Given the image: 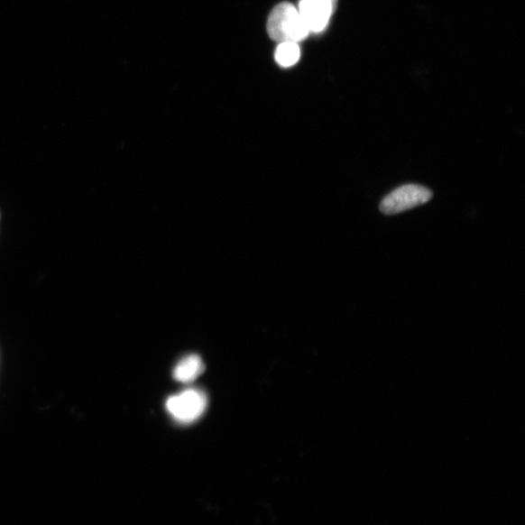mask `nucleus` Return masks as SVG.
I'll return each mask as SVG.
<instances>
[{
	"mask_svg": "<svg viewBox=\"0 0 525 525\" xmlns=\"http://www.w3.org/2000/svg\"><path fill=\"white\" fill-rule=\"evenodd\" d=\"M337 0H299L298 11L310 32H322L328 26Z\"/></svg>",
	"mask_w": 525,
	"mask_h": 525,
	"instance_id": "20e7f679",
	"label": "nucleus"
},
{
	"mask_svg": "<svg viewBox=\"0 0 525 525\" xmlns=\"http://www.w3.org/2000/svg\"><path fill=\"white\" fill-rule=\"evenodd\" d=\"M274 59L281 68H291L301 59V49L297 42H281L274 53Z\"/></svg>",
	"mask_w": 525,
	"mask_h": 525,
	"instance_id": "423d86ee",
	"label": "nucleus"
},
{
	"mask_svg": "<svg viewBox=\"0 0 525 525\" xmlns=\"http://www.w3.org/2000/svg\"><path fill=\"white\" fill-rule=\"evenodd\" d=\"M204 371L201 357L189 355L183 358L173 371V377L180 382H190L196 380Z\"/></svg>",
	"mask_w": 525,
	"mask_h": 525,
	"instance_id": "39448f33",
	"label": "nucleus"
},
{
	"mask_svg": "<svg viewBox=\"0 0 525 525\" xmlns=\"http://www.w3.org/2000/svg\"><path fill=\"white\" fill-rule=\"evenodd\" d=\"M432 192L419 185H404L387 195L381 204L383 215L392 216L427 204Z\"/></svg>",
	"mask_w": 525,
	"mask_h": 525,
	"instance_id": "f03ea898",
	"label": "nucleus"
},
{
	"mask_svg": "<svg viewBox=\"0 0 525 525\" xmlns=\"http://www.w3.org/2000/svg\"><path fill=\"white\" fill-rule=\"evenodd\" d=\"M267 31L271 39L279 43H299L309 34L298 9L290 3H282L272 9L268 19Z\"/></svg>",
	"mask_w": 525,
	"mask_h": 525,
	"instance_id": "f257e3e1",
	"label": "nucleus"
},
{
	"mask_svg": "<svg viewBox=\"0 0 525 525\" xmlns=\"http://www.w3.org/2000/svg\"><path fill=\"white\" fill-rule=\"evenodd\" d=\"M170 414L183 423L192 422L204 414L207 408L206 395L196 390L186 391L170 397L167 402Z\"/></svg>",
	"mask_w": 525,
	"mask_h": 525,
	"instance_id": "7ed1b4c3",
	"label": "nucleus"
}]
</instances>
